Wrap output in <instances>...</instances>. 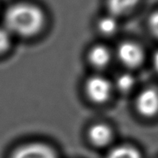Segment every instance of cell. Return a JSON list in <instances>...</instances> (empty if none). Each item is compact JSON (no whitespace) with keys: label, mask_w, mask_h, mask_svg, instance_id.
Wrapping results in <instances>:
<instances>
[{"label":"cell","mask_w":158,"mask_h":158,"mask_svg":"<svg viewBox=\"0 0 158 158\" xmlns=\"http://www.w3.org/2000/svg\"><path fill=\"white\" fill-rule=\"evenodd\" d=\"M44 23L43 12L32 4H15L4 15V27L10 33L21 37L36 35L43 28Z\"/></svg>","instance_id":"6da1fadb"},{"label":"cell","mask_w":158,"mask_h":158,"mask_svg":"<svg viewBox=\"0 0 158 158\" xmlns=\"http://www.w3.org/2000/svg\"><path fill=\"white\" fill-rule=\"evenodd\" d=\"M134 85V78L133 76L128 73H123L121 74L117 79V88L123 91L127 92L133 89Z\"/></svg>","instance_id":"8fae6325"},{"label":"cell","mask_w":158,"mask_h":158,"mask_svg":"<svg viewBox=\"0 0 158 158\" xmlns=\"http://www.w3.org/2000/svg\"><path fill=\"white\" fill-rule=\"evenodd\" d=\"M150 27L156 37H158V11L151 15L150 17Z\"/></svg>","instance_id":"4fadbf2b"},{"label":"cell","mask_w":158,"mask_h":158,"mask_svg":"<svg viewBox=\"0 0 158 158\" xmlns=\"http://www.w3.org/2000/svg\"><path fill=\"white\" fill-rule=\"evenodd\" d=\"M153 63H154V66L156 70L158 72V51L156 52L154 55V58H153Z\"/></svg>","instance_id":"5bb4252c"},{"label":"cell","mask_w":158,"mask_h":158,"mask_svg":"<svg viewBox=\"0 0 158 158\" xmlns=\"http://www.w3.org/2000/svg\"><path fill=\"white\" fill-rule=\"evenodd\" d=\"M117 55L120 61L128 67H137L144 60V52L136 44L125 42L117 48Z\"/></svg>","instance_id":"5b68a950"},{"label":"cell","mask_w":158,"mask_h":158,"mask_svg":"<svg viewBox=\"0 0 158 158\" xmlns=\"http://www.w3.org/2000/svg\"><path fill=\"white\" fill-rule=\"evenodd\" d=\"M87 95L95 103L106 102L110 96L111 85L108 79L100 76L90 77L86 83Z\"/></svg>","instance_id":"7a4b0ae2"},{"label":"cell","mask_w":158,"mask_h":158,"mask_svg":"<svg viewBox=\"0 0 158 158\" xmlns=\"http://www.w3.org/2000/svg\"><path fill=\"white\" fill-rule=\"evenodd\" d=\"M10 34L5 27H0V55L4 54L10 48Z\"/></svg>","instance_id":"7c38bea8"},{"label":"cell","mask_w":158,"mask_h":158,"mask_svg":"<svg viewBox=\"0 0 158 158\" xmlns=\"http://www.w3.org/2000/svg\"><path fill=\"white\" fill-rule=\"evenodd\" d=\"M138 2L139 0H109L108 7L113 15H121L133 10Z\"/></svg>","instance_id":"ba28073f"},{"label":"cell","mask_w":158,"mask_h":158,"mask_svg":"<svg viewBox=\"0 0 158 158\" xmlns=\"http://www.w3.org/2000/svg\"><path fill=\"white\" fill-rule=\"evenodd\" d=\"M136 108L144 117L155 116L158 112V90L147 88L140 92L136 100Z\"/></svg>","instance_id":"277c9868"},{"label":"cell","mask_w":158,"mask_h":158,"mask_svg":"<svg viewBox=\"0 0 158 158\" xmlns=\"http://www.w3.org/2000/svg\"><path fill=\"white\" fill-rule=\"evenodd\" d=\"M90 63L95 67H106L110 61V53L102 45H97L90 49L89 54Z\"/></svg>","instance_id":"52a82bcc"},{"label":"cell","mask_w":158,"mask_h":158,"mask_svg":"<svg viewBox=\"0 0 158 158\" xmlns=\"http://www.w3.org/2000/svg\"><path fill=\"white\" fill-rule=\"evenodd\" d=\"M106 158H141V155L135 148L122 145L112 149Z\"/></svg>","instance_id":"9c48e42d"},{"label":"cell","mask_w":158,"mask_h":158,"mask_svg":"<svg viewBox=\"0 0 158 158\" xmlns=\"http://www.w3.org/2000/svg\"><path fill=\"white\" fill-rule=\"evenodd\" d=\"M10 158H58L55 151L44 143H28L13 152Z\"/></svg>","instance_id":"3957f363"},{"label":"cell","mask_w":158,"mask_h":158,"mask_svg":"<svg viewBox=\"0 0 158 158\" xmlns=\"http://www.w3.org/2000/svg\"><path fill=\"white\" fill-rule=\"evenodd\" d=\"M98 26L100 31L106 35L112 34L117 29V20L110 15L100 19Z\"/></svg>","instance_id":"30bf717a"},{"label":"cell","mask_w":158,"mask_h":158,"mask_svg":"<svg viewBox=\"0 0 158 158\" xmlns=\"http://www.w3.org/2000/svg\"><path fill=\"white\" fill-rule=\"evenodd\" d=\"M89 138L91 143L96 146H105L112 138V133L107 125L103 123L94 124L89 131Z\"/></svg>","instance_id":"8992f818"}]
</instances>
